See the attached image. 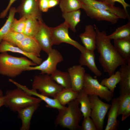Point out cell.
Returning <instances> with one entry per match:
<instances>
[{"label":"cell","instance_id":"obj_19","mask_svg":"<svg viewBox=\"0 0 130 130\" xmlns=\"http://www.w3.org/2000/svg\"><path fill=\"white\" fill-rule=\"evenodd\" d=\"M39 104H36L28 106L17 111L18 117L21 121L22 125L20 130L30 129L32 117L35 111L39 106Z\"/></svg>","mask_w":130,"mask_h":130},{"label":"cell","instance_id":"obj_40","mask_svg":"<svg viewBox=\"0 0 130 130\" xmlns=\"http://www.w3.org/2000/svg\"><path fill=\"white\" fill-rule=\"evenodd\" d=\"M121 120L123 121L125 120L130 116V104L122 112Z\"/></svg>","mask_w":130,"mask_h":130},{"label":"cell","instance_id":"obj_27","mask_svg":"<svg viewBox=\"0 0 130 130\" xmlns=\"http://www.w3.org/2000/svg\"><path fill=\"white\" fill-rule=\"evenodd\" d=\"M80 10H77L62 13V16L64 22L73 32H76V27L80 21Z\"/></svg>","mask_w":130,"mask_h":130},{"label":"cell","instance_id":"obj_34","mask_svg":"<svg viewBox=\"0 0 130 130\" xmlns=\"http://www.w3.org/2000/svg\"><path fill=\"white\" fill-rule=\"evenodd\" d=\"M118 101V116L121 115L124 111L130 104V93L120 95L117 97Z\"/></svg>","mask_w":130,"mask_h":130},{"label":"cell","instance_id":"obj_23","mask_svg":"<svg viewBox=\"0 0 130 130\" xmlns=\"http://www.w3.org/2000/svg\"><path fill=\"white\" fill-rule=\"evenodd\" d=\"M114 46L121 56L130 62V37L114 40Z\"/></svg>","mask_w":130,"mask_h":130},{"label":"cell","instance_id":"obj_25","mask_svg":"<svg viewBox=\"0 0 130 130\" xmlns=\"http://www.w3.org/2000/svg\"><path fill=\"white\" fill-rule=\"evenodd\" d=\"M77 99L80 104V110L83 117L91 116V104L89 95L83 89L78 92Z\"/></svg>","mask_w":130,"mask_h":130},{"label":"cell","instance_id":"obj_13","mask_svg":"<svg viewBox=\"0 0 130 130\" xmlns=\"http://www.w3.org/2000/svg\"><path fill=\"white\" fill-rule=\"evenodd\" d=\"M81 8L89 17L98 21H105L114 24L119 19L117 16L108 11L95 8L82 3Z\"/></svg>","mask_w":130,"mask_h":130},{"label":"cell","instance_id":"obj_22","mask_svg":"<svg viewBox=\"0 0 130 130\" xmlns=\"http://www.w3.org/2000/svg\"><path fill=\"white\" fill-rule=\"evenodd\" d=\"M25 52L40 57L41 49L34 37L26 36L17 46Z\"/></svg>","mask_w":130,"mask_h":130},{"label":"cell","instance_id":"obj_31","mask_svg":"<svg viewBox=\"0 0 130 130\" xmlns=\"http://www.w3.org/2000/svg\"><path fill=\"white\" fill-rule=\"evenodd\" d=\"M120 77V72L118 71L115 72L114 74L109 76V78L102 79L100 83L114 93L117 84L119 82Z\"/></svg>","mask_w":130,"mask_h":130},{"label":"cell","instance_id":"obj_16","mask_svg":"<svg viewBox=\"0 0 130 130\" xmlns=\"http://www.w3.org/2000/svg\"><path fill=\"white\" fill-rule=\"evenodd\" d=\"M94 51L86 49L81 52L78 61L80 65L82 66H86L96 76L100 77L102 73L96 65Z\"/></svg>","mask_w":130,"mask_h":130},{"label":"cell","instance_id":"obj_20","mask_svg":"<svg viewBox=\"0 0 130 130\" xmlns=\"http://www.w3.org/2000/svg\"><path fill=\"white\" fill-rule=\"evenodd\" d=\"M120 66L119 92L120 95H122L130 93V62Z\"/></svg>","mask_w":130,"mask_h":130},{"label":"cell","instance_id":"obj_4","mask_svg":"<svg viewBox=\"0 0 130 130\" xmlns=\"http://www.w3.org/2000/svg\"><path fill=\"white\" fill-rule=\"evenodd\" d=\"M4 105L14 112L28 106L40 104L42 100L27 93L17 87L14 89L6 91Z\"/></svg>","mask_w":130,"mask_h":130},{"label":"cell","instance_id":"obj_26","mask_svg":"<svg viewBox=\"0 0 130 130\" xmlns=\"http://www.w3.org/2000/svg\"><path fill=\"white\" fill-rule=\"evenodd\" d=\"M52 79L64 88H71L70 77L68 72L57 69L50 75Z\"/></svg>","mask_w":130,"mask_h":130},{"label":"cell","instance_id":"obj_24","mask_svg":"<svg viewBox=\"0 0 130 130\" xmlns=\"http://www.w3.org/2000/svg\"><path fill=\"white\" fill-rule=\"evenodd\" d=\"M78 92L72 88H64L59 91L54 98L56 99L62 105H65L77 98Z\"/></svg>","mask_w":130,"mask_h":130},{"label":"cell","instance_id":"obj_6","mask_svg":"<svg viewBox=\"0 0 130 130\" xmlns=\"http://www.w3.org/2000/svg\"><path fill=\"white\" fill-rule=\"evenodd\" d=\"M82 89L88 95H93L99 97L109 102L114 97V93L100 83L96 78L89 74L85 73Z\"/></svg>","mask_w":130,"mask_h":130},{"label":"cell","instance_id":"obj_12","mask_svg":"<svg viewBox=\"0 0 130 130\" xmlns=\"http://www.w3.org/2000/svg\"><path fill=\"white\" fill-rule=\"evenodd\" d=\"M80 0L82 3L92 7L108 11L117 16L119 19H126L130 18L128 13L124 9L104 1L97 0Z\"/></svg>","mask_w":130,"mask_h":130},{"label":"cell","instance_id":"obj_30","mask_svg":"<svg viewBox=\"0 0 130 130\" xmlns=\"http://www.w3.org/2000/svg\"><path fill=\"white\" fill-rule=\"evenodd\" d=\"M82 3L80 0H60L59 4L63 13L79 9L81 8Z\"/></svg>","mask_w":130,"mask_h":130},{"label":"cell","instance_id":"obj_9","mask_svg":"<svg viewBox=\"0 0 130 130\" xmlns=\"http://www.w3.org/2000/svg\"><path fill=\"white\" fill-rule=\"evenodd\" d=\"M51 27L53 45L62 43L70 44L77 49L81 52L86 49L84 46L72 39L69 34L68 26L64 22L58 26Z\"/></svg>","mask_w":130,"mask_h":130},{"label":"cell","instance_id":"obj_1","mask_svg":"<svg viewBox=\"0 0 130 130\" xmlns=\"http://www.w3.org/2000/svg\"><path fill=\"white\" fill-rule=\"evenodd\" d=\"M93 26L97 33L96 49L99 54V61L104 72L110 76L118 67L127 63L112 44L105 31H100L95 24Z\"/></svg>","mask_w":130,"mask_h":130},{"label":"cell","instance_id":"obj_35","mask_svg":"<svg viewBox=\"0 0 130 130\" xmlns=\"http://www.w3.org/2000/svg\"><path fill=\"white\" fill-rule=\"evenodd\" d=\"M26 18L23 17L19 20L15 18L12 23L10 31L23 33L25 29Z\"/></svg>","mask_w":130,"mask_h":130},{"label":"cell","instance_id":"obj_11","mask_svg":"<svg viewBox=\"0 0 130 130\" xmlns=\"http://www.w3.org/2000/svg\"><path fill=\"white\" fill-rule=\"evenodd\" d=\"M39 21L40 23L39 28L34 37L41 50L48 54L52 49L53 46L51 27L46 25L43 21Z\"/></svg>","mask_w":130,"mask_h":130},{"label":"cell","instance_id":"obj_21","mask_svg":"<svg viewBox=\"0 0 130 130\" xmlns=\"http://www.w3.org/2000/svg\"><path fill=\"white\" fill-rule=\"evenodd\" d=\"M111 106L108 113V120L105 130H116L118 123L117 120L118 107V101L117 97L112 99Z\"/></svg>","mask_w":130,"mask_h":130},{"label":"cell","instance_id":"obj_5","mask_svg":"<svg viewBox=\"0 0 130 130\" xmlns=\"http://www.w3.org/2000/svg\"><path fill=\"white\" fill-rule=\"evenodd\" d=\"M32 87L41 94L53 98L63 88L56 83L50 75L40 74L34 76Z\"/></svg>","mask_w":130,"mask_h":130},{"label":"cell","instance_id":"obj_36","mask_svg":"<svg viewBox=\"0 0 130 130\" xmlns=\"http://www.w3.org/2000/svg\"><path fill=\"white\" fill-rule=\"evenodd\" d=\"M81 126L82 130H97L95 125L90 117H83Z\"/></svg>","mask_w":130,"mask_h":130},{"label":"cell","instance_id":"obj_29","mask_svg":"<svg viewBox=\"0 0 130 130\" xmlns=\"http://www.w3.org/2000/svg\"><path fill=\"white\" fill-rule=\"evenodd\" d=\"M126 24L117 28L111 34L108 35L111 39L113 40L130 37V19Z\"/></svg>","mask_w":130,"mask_h":130},{"label":"cell","instance_id":"obj_14","mask_svg":"<svg viewBox=\"0 0 130 130\" xmlns=\"http://www.w3.org/2000/svg\"><path fill=\"white\" fill-rule=\"evenodd\" d=\"M71 81V88L78 92L82 89L85 73V68L80 65H73L68 69Z\"/></svg>","mask_w":130,"mask_h":130},{"label":"cell","instance_id":"obj_39","mask_svg":"<svg viewBox=\"0 0 130 130\" xmlns=\"http://www.w3.org/2000/svg\"><path fill=\"white\" fill-rule=\"evenodd\" d=\"M16 0H10L9 3L6 9L0 14V18L5 17L7 15L12 4Z\"/></svg>","mask_w":130,"mask_h":130},{"label":"cell","instance_id":"obj_2","mask_svg":"<svg viewBox=\"0 0 130 130\" xmlns=\"http://www.w3.org/2000/svg\"><path fill=\"white\" fill-rule=\"evenodd\" d=\"M0 54V75L14 78L26 71L27 68L37 65L26 57H18L9 54L7 52Z\"/></svg>","mask_w":130,"mask_h":130},{"label":"cell","instance_id":"obj_44","mask_svg":"<svg viewBox=\"0 0 130 130\" xmlns=\"http://www.w3.org/2000/svg\"><path fill=\"white\" fill-rule=\"evenodd\" d=\"M97 0L99 1H103L104 0Z\"/></svg>","mask_w":130,"mask_h":130},{"label":"cell","instance_id":"obj_18","mask_svg":"<svg viewBox=\"0 0 130 130\" xmlns=\"http://www.w3.org/2000/svg\"><path fill=\"white\" fill-rule=\"evenodd\" d=\"M10 52L21 54L28 58L37 65L40 64L42 59L40 57L27 52L18 47L3 40L0 43V53Z\"/></svg>","mask_w":130,"mask_h":130},{"label":"cell","instance_id":"obj_37","mask_svg":"<svg viewBox=\"0 0 130 130\" xmlns=\"http://www.w3.org/2000/svg\"><path fill=\"white\" fill-rule=\"evenodd\" d=\"M103 1L113 5H114L115 2H118L122 5L124 9L126 12L128 13L127 8L129 7L130 5L126 2L124 0H104Z\"/></svg>","mask_w":130,"mask_h":130},{"label":"cell","instance_id":"obj_8","mask_svg":"<svg viewBox=\"0 0 130 130\" xmlns=\"http://www.w3.org/2000/svg\"><path fill=\"white\" fill-rule=\"evenodd\" d=\"M48 55L46 59L40 64L29 67L26 71L39 70L41 72L40 74H52L57 69L58 64L63 61V57L58 51L52 48Z\"/></svg>","mask_w":130,"mask_h":130},{"label":"cell","instance_id":"obj_10","mask_svg":"<svg viewBox=\"0 0 130 130\" xmlns=\"http://www.w3.org/2000/svg\"><path fill=\"white\" fill-rule=\"evenodd\" d=\"M16 10L20 18L33 17L38 20L43 21L42 12L39 7L38 0H22Z\"/></svg>","mask_w":130,"mask_h":130},{"label":"cell","instance_id":"obj_3","mask_svg":"<svg viewBox=\"0 0 130 130\" xmlns=\"http://www.w3.org/2000/svg\"><path fill=\"white\" fill-rule=\"evenodd\" d=\"M77 99L67 104V107L58 110L55 121V126H59L71 130L81 129L79 123L83 117Z\"/></svg>","mask_w":130,"mask_h":130},{"label":"cell","instance_id":"obj_15","mask_svg":"<svg viewBox=\"0 0 130 130\" xmlns=\"http://www.w3.org/2000/svg\"><path fill=\"white\" fill-rule=\"evenodd\" d=\"M9 81L29 94L32 96H36L42 101H44L46 104V106L47 107L56 109L59 110L63 109L66 107L60 104L56 99L51 98L49 97L39 93L37 92L36 90L33 89H30L26 86L22 85L11 79H10Z\"/></svg>","mask_w":130,"mask_h":130},{"label":"cell","instance_id":"obj_28","mask_svg":"<svg viewBox=\"0 0 130 130\" xmlns=\"http://www.w3.org/2000/svg\"><path fill=\"white\" fill-rule=\"evenodd\" d=\"M40 23L36 18L33 17L26 18L23 34L26 36L34 37L39 28Z\"/></svg>","mask_w":130,"mask_h":130},{"label":"cell","instance_id":"obj_43","mask_svg":"<svg viewBox=\"0 0 130 130\" xmlns=\"http://www.w3.org/2000/svg\"><path fill=\"white\" fill-rule=\"evenodd\" d=\"M4 96L3 92L0 89V97H3Z\"/></svg>","mask_w":130,"mask_h":130},{"label":"cell","instance_id":"obj_33","mask_svg":"<svg viewBox=\"0 0 130 130\" xmlns=\"http://www.w3.org/2000/svg\"><path fill=\"white\" fill-rule=\"evenodd\" d=\"M26 36L23 33L10 31L4 37L3 40L17 46Z\"/></svg>","mask_w":130,"mask_h":130},{"label":"cell","instance_id":"obj_17","mask_svg":"<svg viewBox=\"0 0 130 130\" xmlns=\"http://www.w3.org/2000/svg\"><path fill=\"white\" fill-rule=\"evenodd\" d=\"M97 33L94 26L86 25L84 32L79 36L84 46L87 50L95 51L96 49Z\"/></svg>","mask_w":130,"mask_h":130},{"label":"cell","instance_id":"obj_32","mask_svg":"<svg viewBox=\"0 0 130 130\" xmlns=\"http://www.w3.org/2000/svg\"><path fill=\"white\" fill-rule=\"evenodd\" d=\"M9 11L8 18L5 24L0 29V43L6 35L10 31L11 26L14 18L15 14L16 13V8L14 7H11Z\"/></svg>","mask_w":130,"mask_h":130},{"label":"cell","instance_id":"obj_42","mask_svg":"<svg viewBox=\"0 0 130 130\" xmlns=\"http://www.w3.org/2000/svg\"><path fill=\"white\" fill-rule=\"evenodd\" d=\"M5 102V97L3 96L0 97V108L2 106L4 105Z\"/></svg>","mask_w":130,"mask_h":130},{"label":"cell","instance_id":"obj_38","mask_svg":"<svg viewBox=\"0 0 130 130\" xmlns=\"http://www.w3.org/2000/svg\"><path fill=\"white\" fill-rule=\"evenodd\" d=\"M49 0H38L39 9L41 12H46L49 9Z\"/></svg>","mask_w":130,"mask_h":130},{"label":"cell","instance_id":"obj_41","mask_svg":"<svg viewBox=\"0 0 130 130\" xmlns=\"http://www.w3.org/2000/svg\"><path fill=\"white\" fill-rule=\"evenodd\" d=\"M60 0H49V8L53 7L59 4Z\"/></svg>","mask_w":130,"mask_h":130},{"label":"cell","instance_id":"obj_7","mask_svg":"<svg viewBox=\"0 0 130 130\" xmlns=\"http://www.w3.org/2000/svg\"><path fill=\"white\" fill-rule=\"evenodd\" d=\"M88 95L91 106L90 117L93 121L97 130H102L105 117L111 104L104 102L97 96Z\"/></svg>","mask_w":130,"mask_h":130}]
</instances>
